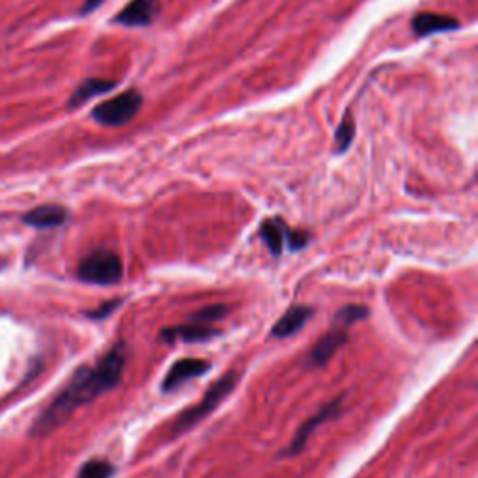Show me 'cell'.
<instances>
[{
    "label": "cell",
    "mask_w": 478,
    "mask_h": 478,
    "mask_svg": "<svg viewBox=\"0 0 478 478\" xmlns=\"http://www.w3.org/2000/svg\"><path fill=\"white\" fill-rule=\"evenodd\" d=\"M126 363H128V348L123 342H118L94 366H83L77 370L69 383L62 389L58 396L34 422L32 434L45 436L58 428L62 422H66L75 409L90 404L97 396L118 387L126 370Z\"/></svg>",
    "instance_id": "1"
},
{
    "label": "cell",
    "mask_w": 478,
    "mask_h": 478,
    "mask_svg": "<svg viewBox=\"0 0 478 478\" xmlns=\"http://www.w3.org/2000/svg\"><path fill=\"white\" fill-rule=\"evenodd\" d=\"M366 316H368V310L363 305H348L344 309H340L334 316L333 329L323 334L320 342L310 350L309 357H307V366H310V368L325 366L334 357V353L348 342L350 327L357 321H363Z\"/></svg>",
    "instance_id": "2"
},
{
    "label": "cell",
    "mask_w": 478,
    "mask_h": 478,
    "mask_svg": "<svg viewBox=\"0 0 478 478\" xmlns=\"http://www.w3.org/2000/svg\"><path fill=\"white\" fill-rule=\"evenodd\" d=\"M237 382H239V375H237V372H234V370L221 375L196 406L187 407L185 411L178 415V418L172 422V428H170L172 436H182V434L189 432L191 428H194L200 420H204V418H206L210 413H213V409L236 389Z\"/></svg>",
    "instance_id": "3"
},
{
    "label": "cell",
    "mask_w": 478,
    "mask_h": 478,
    "mask_svg": "<svg viewBox=\"0 0 478 478\" xmlns=\"http://www.w3.org/2000/svg\"><path fill=\"white\" fill-rule=\"evenodd\" d=\"M77 275H79L80 280L90 282V284H118L121 280V275H123V264L114 250L99 248V250H94L92 255L83 258L79 269H77Z\"/></svg>",
    "instance_id": "4"
},
{
    "label": "cell",
    "mask_w": 478,
    "mask_h": 478,
    "mask_svg": "<svg viewBox=\"0 0 478 478\" xmlns=\"http://www.w3.org/2000/svg\"><path fill=\"white\" fill-rule=\"evenodd\" d=\"M140 107H142V96L137 90H128L97 105L92 110V118L101 126L118 128L133 120L139 114Z\"/></svg>",
    "instance_id": "5"
},
{
    "label": "cell",
    "mask_w": 478,
    "mask_h": 478,
    "mask_svg": "<svg viewBox=\"0 0 478 478\" xmlns=\"http://www.w3.org/2000/svg\"><path fill=\"white\" fill-rule=\"evenodd\" d=\"M260 237L262 241L266 243V247L269 248V253L275 256L282 255L284 248L299 250L310 239L309 234H305V232L290 230V226L279 217L266 219L260 224Z\"/></svg>",
    "instance_id": "6"
},
{
    "label": "cell",
    "mask_w": 478,
    "mask_h": 478,
    "mask_svg": "<svg viewBox=\"0 0 478 478\" xmlns=\"http://www.w3.org/2000/svg\"><path fill=\"white\" fill-rule=\"evenodd\" d=\"M342 402H344V398L340 396V398H336V400H333V402L325 404V406L321 407L320 411L316 413V415H312L309 420H305V422L299 426V430H297V434L293 436V439H291L290 447L286 448L284 452H282V456H299L301 454V452H303V448L307 447V443H309L310 436H312V434L318 430V426H320V424H323V422H327V420H331V418L339 417L340 413H342Z\"/></svg>",
    "instance_id": "7"
},
{
    "label": "cell",
    "mask_w": 478,
    "mask_h": 478,
    "mask_svg": "<svg viewBox=\"0 0 478 478\" xmlns=\"http://www.w3.org/2000/svg\"><path fill=\"white\" fill-rule=\"evenodd\" d=\"M210 370V363L204 359H180L170 366L169 374L164 375L163 383H161V391L163 393H174L178 389L185 385L189 379L193 377H200Z\"/></svg>",
    "instance_id": "8"
},
{
    "label": "cell",
    "mask_w": 478,
    "mask_h": 478,
    "mask_svg": "<svg viewBox=\"0 0 478 478\" xmlns=\"http://www.w3.org/2000/svg\"><path fill=\"white\" fill-rule=\"evenodd\" d=\"M221 331L213 329L212 325H202L189 321L185 325L167 327L161 331V339L164 342H206V340L217 339Z\"/></svg>",
    "instance_id": "9"
},
{
    "label": "cell",
    "mask_w": 478,
    "mask_h": 478,
    "mask_svg": "<svg viewBox=\"0 0 478 478\" xmlns=\"http://www.w3.org/2000/svg\"><path fill=\"white\" fill-rule=\"evenodd\" d=\"M312 314H314V309L309 305H293L273 325L271 336L273 339H288L291 334H296L297 331H301Z\"/></svg>",
    "instance_id": "10"
},
{
    "label": "cell",
    "mask_w": 478,
    "mask_h": 478,
    "mask_svg": "<svg viewBox=\"0 0 478 478\" xmlns=\"http://www.w3.org/2000/svg\"><path fill=\"white\" fill-rule=\"evenodd\" d=\"M159 12V0H131L116 15V23L123 26H146L155 19Z\"/></svg>",
    "instance_id": "11"
},
{
    "label": "cell",
    "mask_w": 478,
    "mask_h": 478,
    "mask_svg": "<svg viewBox=\"0 0 478 478\" xmlns=\"http://www.w3.org/2000/svg\"><path fill=\"white\" fill-rule=\"evenodd\" d=\"M413 32L417 36H430V34H437V32H450L456 31L460 26V21L448 15H441V13H417L411 21Z\"/></svg>",
    "instance_id": "12"
},
{
    "label": "cell",
    "mask_w": 478,
    "mask_h": 478,
    "mask_svg": "<svg viewBox=\"0 0 478 478\" xmlns=\"http://www.w3.org/2000/svg\"><path fill=\"white\" fill-rule=\"evenodd\" d=\"M26 224H31L34 228H56L67 221V210L58 204H45V206L34 207L23 217Z\"/></svg>",
    "instance_id": "13"
},
{
    "label": "cell",
    "mask_w": 478,
    "mask_h": 478,
    "mask_svg": "<svg viewBox=\"0 0 478 478\" xmlns=\"http://www.w3.org/2000/svg\"><path fill=\"white\" fill-rule=\"evenodd\" d=\"M116 86L114 80L107 79H88L85 80L83 85L73 92V96L69 97V107H79V105L86 103L92 97L99 96V94H105V92L112 90Z\"/></svg>",
    "instance_id": "14"
},
{
    "label": "cell",
    "mask_w": 478,
    "mask_h": 478,
    "mask_svg": "<svg viewBox=\"0 0 478 478\" xmlns=\"http://www.w3.org/2000/svg\"><path fill=\"white\" fill-rule=\"evenodd\" d=\"M114 466L107 460H90L79 469L77 478H112Z\"/></svg>",
    "instance_id": "15"
},
{
    "label": "cell",
    "mask_w": 478,
    "mask_h": 478,
    "mask_svg": "<svg viewBox=\"0 0 478 478\" xmlns=\"http://www.w3.org/2000/svg\"><path fill=\"white\" fill-rule=\"evenodd\" d=\"M353 135H355V123L351 120L350 114H345V118H342L339 129H336V137H334V152L342 153L350 148L351 140H353Z\"/></svg>",
    "instance_id": "16"
},
{
    "label": "cell",
    "mask_w": 478,
    "mask_h": 478,
    "mask_svg": "<svg viewBox=\"0 0 478 478\" xmlns=\"http://www.w3.org/2000/svg\"><path fill=\"white\" fill-rule=\"evenodd\" d=\"M228 307L226 305H212V307H204L200 309L198 312L189 316V321H194V323H202V325H210L213 321L221 320L226 312H228Z\"/></svg>",
    "instance_id": "17"
},
{
    "label": "cell",
    "mask_w": 478,
    "mask_h": 478,
    "mask_svg": "<svg viewBox=\"0 0 478 478\" xmlns=\"http://www.w3.org/2000/svg\"><path fill=\"white\" fill-rule=\"evenodd\" d=\"M120 305H121L120 299H112V301H107V303L101 305L99 309L92 310V312H86V316L92 318V320H105V318L112 314V312H114Z\"/></svg>",
    "instance_id": "18"
},
{
    "label": "cell",
    "mask_w": 478,
    "mask_h": 478,
    "mask_svg": "<svg viewBox=\"0 0 478 478\" xmlns=\"http://www.w3.org/2000/svg\"><path fill=\"white\" fill-rule=\"evenodd\" d=\"M99 4H101V0H86L85 8H83V13H88L92 12V10H96Z\"/></svg>",
    "instance_id": "19"
},
{
    "label": "cell",
    "mask_w": 478,
    "mask_h": 478,
    "mask_svg": "<svg viewBox=\"0 0 478 478\" xmlns=\"http://www.w3.org/2000/svg\"><path fill=\"white\" fill-rule=\"evenodd\" d=\"M2 266H4V262H2V260H0V267H2Z\"/></svg>",
    "instance_id": "20"
}]
</instances>
